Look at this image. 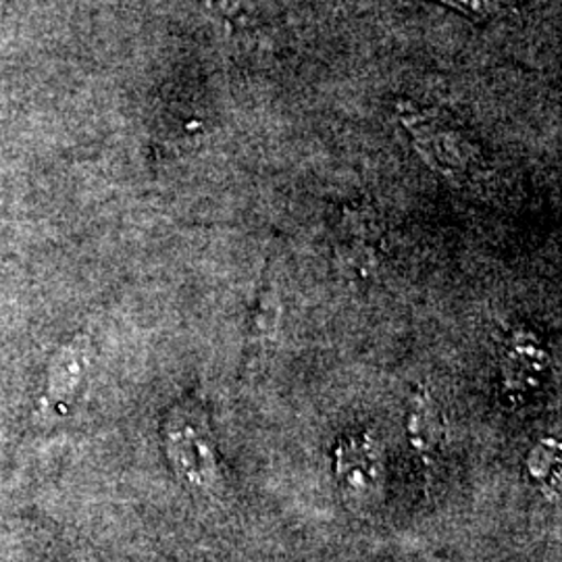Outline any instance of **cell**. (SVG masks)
<instances>
[{
  "label": "cell",
  "instance_id": "ba28073f",
  "mask_svg": "<svg viewBox=\"0 0 562 562\" xmlns=\"http://www.w3.org/2000/svg\"><path fill=\"white\" fill-rule=\"evenodd\" d=\"M548 450H543V443H540L536 450H533V457H531V473L536 480H542V482L552 483L554 477V464H559V446H554L552 442L546 443Z\"/></svg>",
  "mask_w": 562,
  "mask_h": 562
},
{
  "label": "cell",
  "instance_id": "8992f818",
  "mask_svg": "<svg viewBox=\"0 0 562 562\" xmlns=\"http://www.w3.org/2000/svg\"><path fill=\"white\" fill-rule=\"evenodd\" d=\"M280 308L281 299H278L276 294L261 296L257 302V308H255V315H252V322H250V329H248V338H246V348H244L248 361H257L278 338Z\"/></svg>",
  "mask_w": 562,
  "mask_h": 562
},
{
  "label": "cell",
  "instance_id": "9c48e42d",
  "mask_svg": "<svg viewBox=\"0 0 562 562\" xmlns=\"http://www.w3.org/2000/svg\"><path fill=\"white\" fill-rule=\"evenodd\" d=\"M69 562H99V559L90 550H86V548H76L69 554Z\"/></svg>",
  "mask_w": 562,
  "mask_h": 562
},
{
  "label": "cell",
  "instance_id": "277c9868",
  "mask_svg": "<svg viewBox=\"0 0 562 562\" xmlns=\"http://www.w3.org/2000/svg\"><path fill=\"white\" fill-rule=\"evenodd\" d=\"M548 369V355L538 338L527 331H517L506 348L503 361V382L506 394L522 398L542 383Z\"/></svg>",
  "mask_w": 562,
  "mask_h": 562
},
{
  "label": "cell",
  "instance_id": "6da1fadb",
  "mask_svg": "<svg viewBox=\"0 0 562 562\" xmlns=\"http://www.w3.org/2000/svg\"><path fill=\"white\" fill-rule=\"evenodd\" d=\"M161 443L171 471L190 492L201 496L220 492V448L201 401L186 398L167 411L161 423Z\"/></svg>",
  "mask_w": 562,
  "mask_h": 562
},
{
  "label": "cell",
  "instance_id": "52a82bcc",
  "mask_svg": "<svg viewBox=\"0 0 562 562\" xmlns=\"http://www.w3.org/2000/svg\"><path fill=\"white\" fill-rule=\"evenodd\" d=\"M438 2L448 4V7L457 9V11H462L469 18L483 20V18H490V15L498 13V11H503L515 0H438Z\"/></svg>",
  "mask_w": 562,
  "mask_h": 562
},
{
  "label": "cell",
  "instance_id": "7a4b0ae2",
  "mask_svg": "<svg viewBox=\"0 0 562 562\" xmlns=\"http://www.w3.org/2000/svg\"><path fill=\"white\" fill-rule=\"evenodd\" d=\"M334 475L350 510L369 515L385 496L387 464L382 442L373 431L346 436L336 446Z\"/></svg>",
  "mask_w": 562,
  "mask_h": 562
},
{
  "label": "cell",
  "instance_id": "3957f363",
  "mask_svg": "<svg viewBox=\"0 0 562 562\" xmlns=\"http://www.w3.org/2000/svg\"><path fill=\"white\" fill-rule=\"evenodd\" d=\"M94 361V344L90 334L78 331L63 341L46 362L38 404L34 417L53 423L69 413L80 398Z\"/></svg>",
  "mask_w": 562,
  "mask_h": 562
},
{
  "label": "cell",
  "instance_id": "5b68a950",
  "mask_svg": "<svg viewBox=\"0 0 562 562\" xmlns=\"http://www.w3.org/2000/svg\"><path fill=\"white\" fill-rule=\"evenodd\" d=\"M406 438L411 448L422 457V461H434L442 450L446 419L440 404L425 387H419L408 404Z\"/></svg>",
  "mask_w": 562,
  "mask_h": 562
}]
</instances>
